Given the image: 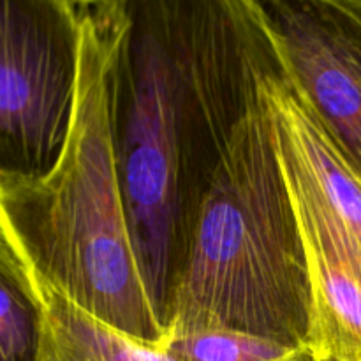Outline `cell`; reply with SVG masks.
<instances>
[{
    "label": "cell",
    "mask_w": 361,
    "mask_h": 361,
    "mask_svg": "<svg viewBox=\"0 0 361 361\" xmlns=\"http://www.w3.org/2000/svg\"><path fill=\"white\" fill-rule=\"evenodd\" d=\"M173 361H314L312 353L236 330H197L168 338Z\"/></svg>",
    "instance_id": "cell-9"
},
{
    "label": "cell",
    "mask_w": 361,
    "mask_h": 361,
    "mask_svg": "<svg viewBox=\"0 0 361 361\" xmlns=\"http://www.w3.org/2000/svg\"><path fill=\"white\" fill-rule=\"evenodd\" d=\"M78 0H2L0 175L41 176L59 161L76 104Z\"/></svg>",
    "instance_id": "cell-4"
},
{
    "label": "cell",
    "mask_w": 361,
    "mask_h": 361,
    "mask_svg": "<svg viewBox=\"0 0 361 361\" xmlns=\"http://www.w3.org/2000/svg\"><path fill=\"white\" fill-rule=\"evenodd\" d=\"M312 326L305 245L264 90L201 204L166 331L236 330L310 351Z\"/></svg>",
    "instance_id": "cell-3"
},
{
    "label": "cell",
    "mask_w": 361,
    "mask_h": 361,
    "mask_svg": "<svg viewBox=\"0 0 361 361\" xmlns=\"http://www.w3.org/2000/svg\"><path fill=\"white\" fill-rule=\"evenodd\" d=\"M44 317V295L34 270L0 236V361H35Z\"/></svg>",
    "instance_id": "cell-8"
},
{
    "label": "cell",
    "mask_w": 361,
    "mask_h": 361,
    "mask_svg": "<svg viewBox=\"0 0 361 361\" xmlns=\"http://www.w3.org/2000/svg\"><path fill=\"white\" fill-rule=\"evenodd\" d=\"M264 90L307 261L361 281V182L289 74Z\"/></svg>",
    "instance_id": "cell-5"
},
{
    "label": "cell",
    "mask_w": 361,
    "mask_h": 361,
    "mask_svg": "<svg viewBox=\"0 0 361 361\" xmlns=\"http://www.w3.org/2000/svg\"><path fill=\"white\" fill-rule=\"evenodd\" d=\"M37 281L44 295L46 317L35 361H173L161 349L94 319L51 286Z\"/></svg>",
    "instance_id": "cell-7"
},
{
    "label": "cell",
    "mask_w": 361,
    "mask_h": 361,
    "mask_svg": "<svg viewBox=\"0 0 361 361\" xmlns=\"http://www.w3.org/2000/svg\"><path fill=\"white\" fill-rule=\"evenodd\" d=\"M101 0H78V4H80L81 7H94L95 4H99Z\"/></svg>",
    "instance_id": "cell-10"
},
{
    "label": "cell",
    "mask_w": 361,
    "mask_h": 361,
    "mask_svg": "<svg viewBox=\"0 0 361 361\" xmlns=\"http://www.w3.org/2000/svg\"><path fill=\"white\" fill-rule=\"evenodd\" d=\"M291 81L361 182V0H256Z\"/></svg>",
    "instance_id": "cell-6"
},
{
    "label": "cell",
    "mask_w": 361,
    "mask_h": 361,
    "mask_svg": "<svg viewBox=\"0 0 361 361\" xmlns=\"http://www.w3.org/2000/svg\"><path fill=\"white\" fill-rule=\"evenodd\" d=\"M90 14L134 249L166 330L226 150L268 80L289 73L256 0H101Z\"/></svg>",
    "instance_id": "cell-1"
},
{
    "label": "cell",
    "mask_w": 361,
    "mask_h": 361,
    "mask_svg": "<svg viewBox=\"0 0 361 361\" xmlns=\"http://www.w3.org/2000/svg\"><path fill=\"white\" fill-rule=\"evenodd\" d=\"M2 233L37 279L113 330L164 349L148 296L109 127L108 62L83 11L76 104L66 145L41 176L0 175Z\"/></svg>",
    "instance_id": "cell-2"
}]
</instances>
